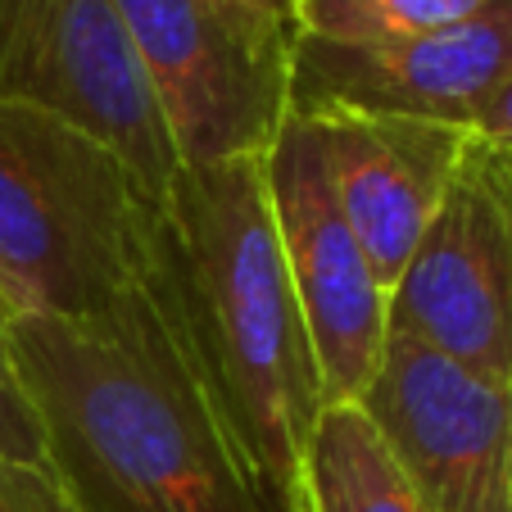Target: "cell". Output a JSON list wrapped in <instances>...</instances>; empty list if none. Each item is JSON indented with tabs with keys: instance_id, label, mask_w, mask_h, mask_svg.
I'll use <instances>...</instances> for the list:
<instances>
[{
	"instance_id": "8",
	"label": "cell",
	"mask_w": 512,
	"mask_h": 512,
	"mask_svg": "<svg viewBox=\"0 0 512 512\" xmlns=\"http://www.w3.org/2000/svg\"><path fill=\"white\" fill-rule=\"evenodd\" d=\"M358 408L426 512H512V381L390 331Z\"/></svg>"
},
{
	"instance_id": "6",
	"label": "cell",
	"mask_w": 512,
	"mask_h": 512,
	"mask_svg": "<svg viewBox=\"0 0 512 512\" xmlns=\"http://www.w3.org/2000/svg\"><path fill=\"white\" fill-rule=\"evenodd\" d=\"M0 105L78 123L155 195L182 173L114 0H0Z\"/></svg>"
},
{
	"instance_id": "2",
	"label": "cell",
	"mask_w": 512,
	"mask_h": 512,
	"mask_svg": "<svg viewBox=\"0 0 512 512\" xmlns=\"http://www.w3.org/2000/svg\"><path fill=\"white\" fill-rule=\"evenodd\" d=\"M10 345L78 512H268L145 286L91 318H14Z\"/></svg>"
},
{
	"instance_id": "4",
	"label": "cell",
	"mask_w": 512,
	"mask_h": 512,
	"mask_svg": "<svg viewBox=\"0 0 512 512\" xmlns=\"http://www.w3.org/2000/svg\"><path fill=\"white\" fill-rule=\"evenodd\" d=\"M182 168L263 159L290 118L295 28L232 0H114Z\"/></svg>"
},
{
	"instance_id": "11",
	"label": "cell",
	"mask_w": 512,
	"mask_h": 512,
	"mask_svg": "<svg viewBox=\"0 0 512 512\" xmlns=\"http://www.w3.org/2000/svg\"><path fill=\"white\" fill-rule=\"evenodd\" d=\"M309 512H426L358 404H327L304 467Z\"/></svg>"
},
{
	"instance_id": "12",
	"label": "cell",
	"mask_w": 512,
	"mask_h": 512,
	"mask_svg": "<svg viewBox=\"0 0 512 512\" xmlns=\"http://www.w3.org/2000/svg\"><path fill=\"white\" fill-rule=\"evenodd\" d=\"M490 14H512V0H295L290 28L327 46H395Z\"/></svg>"
},
{
	"instance_id": "13",
	"label": "cell",
	"mask_w": 512,
	"mask_h": 512,
	"mask_svg": "<svg viewBox=\"0 0 512 512\" xmlns=\"http://www.w3.org/2000/svg\"><path fill=\"white\" fill-rule=\"evenodd\" d=\"M10 327H14V309L0 295V454L28 467H46V431H41L37 404H32L28 386L19 377V363H14Z\"/></svg>"
},
{
	"instance_id": "1",
	"label": "cell",
	"mask_w": 512,
	"mask_h": 512,
	"mask_svg": "<svg viewBox=\"0 0 512 512\" xmlns=\"http://www.w3.org/2000/svg\"><path fill=\"white\" fill-rule=\"evenodd\" d=\"M145 295L268 512H309L322 377L277 250L263 159L182 168L155 200Z\"/></svg>"
},
{
	"instance_id": "14",
	"label": "cell",
	"mask_w": 512,
	"mask_h": 512,
	"mask_svg": "<svg viewBox=\"0 0 512 512\" xmlns=\"http://www.w3.org/2000/svg\"><path fill=\"white\" fill-rule=\"evenodd\" d=\"M0 512H78L46 467H28L0 454Z\"/></svg>"
},
{
	"instance_id": "15",
	"label": "cell",
	"mask_w": 512,
	"mask_h": 512,
	"mask_svg": "<svg viewBox=\"0 0 512 512\" xmlns=\"http://www.w3.org/2000/svg\"><path fill=\"white\" fill-rule=\"evenodd\" d=\"M476 136H490V141H508L512 145V78L485 100V109L476 114L472 123Z\"/></svg>"
},
{
	"instance_id": "9",
	"label": "cell",
	"mask_w": 512,
	"mask_h": 512,
	"mask_svg": "<svg viewBox=\"0 0 512 512\" xmlns=\"http://www.w3.org/2000/svg\"><path fill=\"white\" fill-rule=\"evenodd\" d=\"M512 78V14L458 23L395 46H290V114L422 118L472 132L485 100Z\"/></svg>"
},
{
	"instance_id": "16",
	"label": "cell",
	"mask_w": 512,
	"mask_h": 512,
	"mask_svg": "<svg viewBox=\"0 0 512 512\" xmlns=\"http://www.w3.org/2000/svg\"><path fill=\"white\" fill-rule=\"evenodd\" d=\"M232 5H245V10H254V14H268V19L290 23V5H295V0H232Z\"/></svg>"
},
{
	"instance_id": "3",
	"label": "cell",
	"mask_w": 512,
	"mask_h": 512,
	"mask_svg": "<svg viewBox=\"0 0 512 512\" xmlns=\"http://www.w3.org/2000/svg\"><path fill=\"white\" fill-rule=\"evenodd\" d=\"M159 195L78 123L0 105V295L14 318H91L145 277Z\"/></svg>"
},
{
	"instance_id": "10",
	"label": "cell",
	"mask_w": 512,
	"mask_h": 512,
	"mask_svg": "<svg viewBox=\"0 0 512 512\" xmlns=\"http://www.w3.org/2000/svg\"><path fill=\"white\" fill-rule=\"evenodd\" d=\"M309 123L327 159L340 213L390 295L445 195L467 127L381 114H313Z\"/></svg>"
},
{
	"instance_id": "5",
	"label": "cell",
	"mask_w": 512,
	"mask_h": 512,
	"mask_svg": "<svg viewBox=\"0 0 512 512\" xmlns=\"http://www.w3.org/2000/svg\"><path fill=\"white\" fill-rule=\"evenodd\" d=\"M390 331L512 381V145L467 132L390 290Z\"/></svg>"
},
{
	"instance_id": "7",
	"label": "cell",
	"mask_w": 512,
	"mask_h": 512,
	"mask_svg": "<svg viewBox=\"0 0 512 512\" xmlns=\"http://www.w3.org/2000/svg\"><path fill=\"white\" fill-rule=\"evenodd\" d=\"M263 173L281 268L318 358L322 399L358 404L390 340V295L340 213L309 118L290 114L281 123L272 150L263 155Z\"/></svg>"
}]
</instances>
